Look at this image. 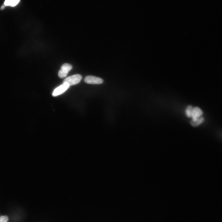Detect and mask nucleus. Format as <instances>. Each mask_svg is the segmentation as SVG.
<instances>
[{
    "label": "nucleus",
    "mask_w": 222,
    "mask_h": 222,
    "mask_svg": "<svg viewBox=\"0 0 222 222\" xmlns=\"http://www.w3.org/2000/svg\"><path fill=\"white\" fill-rule=\"evenodd\" d=\"M82 78V76L77 74L67 78L64 80L63 83H67L70 86L75 85L79 83Z\"/></svg>",
    "instance_id": "obj_1"
},
{
    "label": "nucleus",
    "mask_w": 222,
    "mask_h": 222,
    "mask_svg": "<svg viewBox=\"0 0 222 222\" xmlns=\"http://www.w3.org/2000/svg\"><path fill=\"white\" fill-rule=\"evenodd\" d=\"M72 68V66L70 64L68 63L64 64L61 66V69L59 71V77L61 78L65 77Z\"/></svg>",
    "instance_id": "obj_2"
},
{
    "label": "nucleus",
    "mask_w": 222,
    "mask_h": 222,
    "mask_svg": "<svg viewBox=\"0 0 222 222\" xmlns=\"http://www.w3.org/2000/svg\"><path fill=\"white\" fill-rule=\"evenodd\" d=\"M85 82L87 84H100L103 83L102 79L92 76H88L84 79Z\"/></svg>",
    "instance_id": "obj_3"
},
{
    "label": "nucleus",
    "mask_w": 222,
    "mask_h": 222,
    "mask_svg": "<svg viewBox=\"0 0 222 222\" xmlns=\"http://www.w3.org/2000/svg\"><path fill=\"white\" fill-rule=\"evenodd\" d=\"M70 86L67 83H63L60 86L57 87L54 91L52 95L54 97H56L62 94L70 87Z\"/></svg>",
    "instance_id": "obj_4"
},
{
    "label": "nucleus",
    "mask_w": 222,
    "mask_h": 222,
    "mask_svg": "<svg viewBox=\"0 0 222 222\" xmlns=\"http://www.w3.org/2000/svg\"><path fill=\"white\" fill-rule=\"evenodd\" d=\"M203 112L202 110L197 107H195L192 109L191 114L192 121L195 122L198 118L202 116Z\"/></svg>",
    "instance_id": "obj_5"
},
{
    "label": "nucleus",
    "mask_w": 222,
    "mask_h": 222,
    "mask_svg": "<svg viewBox=\"0 0 222 222\" xmlns=\"http://www.w3.org/2000/svg\"><path fill=\"white\" fill-rule=\"evenodd\" d=\"M204 118L202 117H201L198 118V120L195 122H193L191 121L190 122L191 125L194 127H196L200 125L204 121Z\"/></svg>",
    "instance_id": "obj_6"
},
{
    "label": "nucleus",
    "mask_w": 222,
    "mask_h": 222,
    "mask_svg": "<svg viewBox=\"0 0 222 222\" xmlns=\"http://www.w3.org/2000/svg\"><path fill=\"white\" fill-rule=\"evenodd\" d=\"M192 109H193V107L191 105L187 106L186 110V114L188 117L191 118V117Z\"/></svg>",
    "instance_id": "obj_7"
},
{
    "label": "nucleus",
    "mask_w": 222,
    "mask_h": 222,
    "mask_svg": "<svg viewBox=\"0 0 222 222\" xmlns=\"http://www.w3.org/2000/svg\"><path fill=\"white\" fill-rule=\"evenodd\" d=\"M8 221V217L7 216H2L0 217V222H7Z\"/></svg>",
    "instance_id": "obj_8"
},
{
    "label": "nucleus",
    "mask_w": 222,
    "mask_h": 222,
    "mask_svg": "<svg viewBox=\"0 0 222 222\" xmlns=\"http://www.w3.org/2000/svg\"><path fill=\"white\" fill-rule=\"evenodd\" d=\"M20 0H13L11 6L14 7L17 5L19 2Z\"/></svg>",
    "instance_id": "obj_9"
},
{
    "label": "nucleus",
    "mask_w": 222,
    "mask_h": 222,
    "mask_svg": "<svg viewBox=\"0 0 222 222\" xmlns=\"http://www.w3.org/2000/svg\"><path fill=\"white\" fill-rule=\"evenodd\" d=\"M13 0H5L4 5L5 6H11Z\"/></svg>",
    "instance_id": "obj_10"
},
{
    "label": "nucleus",
    "mask_w": 222,
    "mask_h": 222,
    "mask_svg": "<svg viewBox=\"0 0 222 222\" xmlns=\"http://www.w3.org/2000/svg\"><path fill=\"white\" fill-rule=\"evenodd\" d=\"M5 6L4 5H3L1 7V10L4 9L5 8Z\"/></svg>",
    "instance_id": "obj_11"
}]
</instances>
